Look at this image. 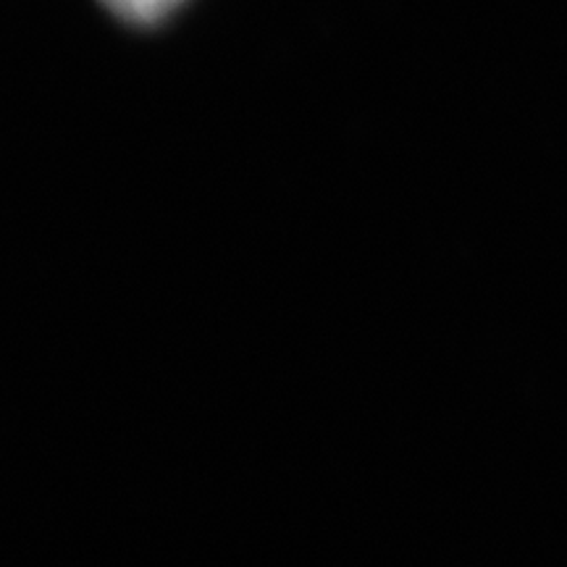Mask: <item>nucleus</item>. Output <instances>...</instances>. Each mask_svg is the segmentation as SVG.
Returning a JSON list of instances; mask_svg holds the SVG:
<instances>
[{
	"label": "nucleus",
	"mask_w": 567,
	"mask_h": 567,
	"mask_svg": "<svg viewBox=\"0 0 567 567\" xmlns=\"http://www.w3.org/2000/svg\"><path fill=\"white\" fill-rule=\"evenodd\" d=\"M109 9L134 24H155L166 19L184 0H103Z\"/></svg>",
	"instance_id": "nucleus-1"
}]
</instances>
